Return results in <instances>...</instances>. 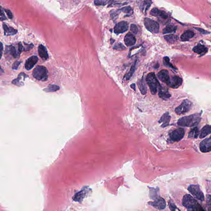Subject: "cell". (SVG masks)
Listing matches in <instances>:
<instances>
[{"label":"cell","instance_id":"19","mask_svg":"<svg viewBox=\"0 0 211 211\" xmlns=\"http://www.w3.org/2000/svg\"><path fill=\"white\" fill-rule=\"evenodd\" d=\"M171 119V117L169 115V112H166L161 116L158 121V122L159 123H162L161 127L162 128H165L169 125Z\"/></svg>","mask_w":211,"mask_h":211},{"label":"cell","instance_id":"20","mask_svg":"<svg viewBox=\"0 0 211 211\" xmlns=\"http://www.w3.org/2000/svg\"><path fill=\"white\" fill-rule=\"evenodd\" d=\"M193 50L194 53L202 56L207 53L208 49L204 45L200 44L193 47Z\"/></svg>","mask_w":211,"mask_h":211},{"label":"cell","instance_id":"4","mask_svg":"<svg viewBox=\"0 0 211 211\" xmlns=\"http://www.w3.org/2000/svg\"><path fill=\"white\" fill-rule=\"evenodd\" d=\"M34 78L41 81H46L48 79V71L46 67L38 66L33 72Z\"/></svg>","mask_w":211,"mask_h":211},{"label":"cell","instance_id":"39","mask_svg":"<svg viewBox=\"0 0 211 211\" xmlns=\"http://www.w3.org/2000/svg\"><path fill=\"white\" fill-rule=\"evenodd\" d=\"M22 62L21 61L15 62L13 64V66H12V69H14V70H17L20 65L22 63Z\"/></svg>","mask_w":211,"mask_h":211},{"label":"cell","instance_id":"12","mask_svg":"<svg viewBox=\"0 0 211 211\" xmlns=\"http://www.w3.org/2000/svg\"><path fill=\"white\" fill-rule=\"evenodd\" d=\"M138 4L141 11L146 14L152 4V0H138Z\"/></svg>","mask_w":211,"mask_h":211},{"label":"cell","instance_id":"28","mask_svg":"<svg viewBox=\"0 0 211 211\" xmlns=\"http://www.w3.org/2000/svg\"><path fill=\"white\" fill-rule=\"evenodd\" d=\"M137 63V60L135 61L134 63L132 65L131 68H130V71H129L128 74H126L125 76H124V79H125V80H130V78H131V77L133 76L134 73L135 71Z\"/></svg>","mask_w":211,"mask_h":211},{"label":"cell","instance_id":"43","mask_svg":"<svg viewBox=\"0 0 211 211\" xmlns=\"http://www.w3.org/2000/svg\"><path fill=\"white\" fill-rule=\"evenodd\" d=\"M5 12H6L7 13V16H8L9 18L10 19H12L13 18V15L12 14L11 11L9 10L8 9H5Z\"/></svg>","mask_w":211,"mask_h":211},{"label":"cell","instance_id":"6","mask_svg":"<svg viewBox=\"0 0 211 211\" xmlns=\"http://www.w3.org/2000/svg\"><path fill=\"white\" fill-rule=\"evenodd\" d=\"M191 101L185 99L182 103L180 105L176 107L175 109V112L178 115L183 114L189 111L191 108L192 106Z\"/></svg>","mask_w":211,"mask_h":211},{"label":"cell","instance_id":"1","mask_svg":"<svg viewBox=\"0 0 211 211\" xmlns=\"http://www.w3.org/2000/svg\"><path fill=\"white\" fill-rule=\"evenodd\" d=\"M201 120V113L193 114L181 118L178 120L177 124L182 127H194L199 123Z\"/></svg>","mask_w":211,"mask_h":211},{"label":"cell","instance_id":"10","mask_svg":"<svg viewBox=\"0 0 211 211\" xmlns=\"http://www.w3.org/2000/svg\"><path fill=\"white\" fill-rule=\"evenodd\" d=\"M129 25L125 21H121L117 23L114 28V32L116 34H122L128 30Z\"/></svg>","mask_w":211,"mask_h":211},{"label":"cell","instance_id":"32","mask_svg":"<svg viewBox=\"0 0 211 211\" xmlns=\"http://www.w3.org/2000/svg\"><path fill=\"white\" fill-rule=\"evenodd\" d=\"M163 63L164 66L166 67L172 68L174 70H177V68L174 67L170 62V58L168 57H164L163 59Z\"/></svg>","mask_w":211,"mask_h":211},{"label":"cell","instance_id":"38","mask_svg":"<svg viewBox=\"0 0 211 211\" xmlns=\"http://www.w3.org/2000/svg\"><path fill=\"white\" fill-rule=\"evenodd\" d=\"M7 19L3 9L2 7L0 6V21H3Z\"/></svg>","mask_w":211,"mask_h":211},{"label":"cell","instance_id":"31","mask_svg":"<svg viewBox=\"0 0 211 211\" xmlns=\"http://www.w3.org/2000/svg\"><path fill=\"white\" fill-rule=\"evenodd\" d=\"M199 129L197 127H195L193 128L192 130H191L190 132H189L188 137L189 138H197L199 135Z\"/></svg>","mask_w":211,"mask_h":211},{"label":"cell","instance_id":"24","mask_svg":"<svg viewBox=\"0 0 211 211\" xmlns=\"http://www.w3.org/2000/svg\"><path fill=\"white\" fill-rule=\"evenodd\" d=\"M158 96L161 99L164 100H167L171 97L167 89H163L161 86L158 89Z\"/></svg>","mask_w":211,"mask_h":211},{"label":"cell","instance_id":"36","mask_svg":"<svg viewBox=\"0 0 211 211\" xmlns=\"http://www.w3.org/2000/svg\"><path fill=\"white\" fill-rule=\"evenodd\" d=\"M110 0H95V3L97 5H105Z\"/></svg>","mask_w":211,"mask_h":211},{"label":"cell","instance_id":"34","mask_svg":"<svg viewBox=\"0 0 211 211\" xmlns=\"http://www.w3.org/2000/svg\"><path fill=\"white\" fill-rule=\"evenodd\" d=\"M120 12H122L123 13H126L129 15H132L133 13V10L130 6L125 7L119 9Z\"/></svg>","mask_w":211,"mask_h":211},{"label":"cell","instance_id":"21","mask_svg":"<svg viewBox=\"0 0 211 211\" xmlns=\"http://www.w3.org/2000/svg\"><path fill=\"white\" fill-rule=\"evenodd\" d=\"M27 77H28V76L26 74L24 73H21L19 74L17 78L13 80L12 83L18 86H23L24 85V83L23 81V80L25 81V78Z\"/></svg>","mask_w":211,"mask_h":211},{"label":"cell","instance_id":"11","mask_svg":"<svg viewBox=\"0 0 211 211\" xmlns=\"http://www.w3.org/2000/svg\"><path fill=\"white\" fill-rule=\"evenodd\" d=\"M200 149L203 153L210 152L211 150V139L210 137L203 140L200 144Z\"/></svg>","mask_w":211,"mask_h":211},{"label":"cell","instance_id":"46","mask_svg":"<svg viewBox=\"0 0 211 211\" xmlns=\"http://www.w3.org/2000/svg\"><path fill=\"white\" fill-rule=\"evenodd\" d=\"M4 73V71H3V68H2V67L0 65V77L3 75Z\"/></svg>","mask_w":211,"mask_h":211},{"label":"cell","instance_id":"29","mask_svg":"<svg viewBox=\"0 0 211 211\" xmlns=\"http://www.w3.org/2000/svg\"><path fill=\"white\" fill-rule=\"evenodd\" d=\"M164 39L169 44H174L178 39V37L174 34H170L164 36Z\"/></svg>","mask_w":211,"mask_h":211},{"label":"cell","instance_id":"25","mask_svg":"<svg viewBox=\"0 0 211 211\" xmlns=\"http://www.w3.org/2000/svg\"><path fill=\"white\" fill-rule=\"evenodd\" d=\"M195 35V34L193 31L189 30H186L181 36V39L182 41H189L191 38H193Z\"/></svg>","mask_w":211,"mask_h":211},{"label":"cell","instance_id":"35","mask_svg":"<svg viewBox=\"0 0 211 211\" xmlns=\"http://www.w3.org/2000/svg\"><path fill=\"white\" fill-rule=\"evenodd\" d=\"M113 49L118 51H122L126 49V47L120 43H117L114 46Z\"/></svg>","mask_w":211,"mask_h":211},{"label":"cell","instance_id":"47","mask_svg":"<svg viewBox=\"0 0 211 211\" xmlns=\"http://www.w3.org/2000/svg\"><path fill=\"white\" fill-rule=\"evenodd\" d=\"M110 44H113V43L114 42V41H115L114 40H113V39H110Z\"/></svg>","mask_w":211,"mask_h":211},{"label":"cell","instance_id":"22","mask_svg":"<svg viewBox=\"0 0 211 211\" xmlns=\"http://www.w3.org/2000/svg\"><path fill=\"white\" fill-rule=\"evenodd\" d=\"M38 52L40 57L43 60H46L49 58L48 53L46 47L43 45H39L38 47Z\"/></svg>","mask_w":211,"mask_h":211},{"label":"cell","instance_id":"41","mask_svg":"<svg viewBox=\"0 0 211 211\" xmlns=\"http://www.w3.org/2000/svg\"><path fill=\"white\" fill-rule=\"evenodd\" d=\"M169 207H170V209L172 211H175L176 210H179L177 207L175 206L174 203H172V202L170 201L169 203Z\"/></svg>","mask_w":211,"mask_h":211},{"label":"cell","instance_id":"44","mask_svg":"<svg viewBox=\"0 0 211 211\" xmlns=\"http://www.w3.org/2000/svg\"><path fill=\"white\" fill-rule=\"evenodd\" d=\"M3 51V46L2 43L0 42V59H2Z\"/></svg>","mask_w":211,"mask_h":211},{"label":"cell","instance_id":"27","mask_svg":"<svg viewBox=\"0 0 211 211\" xmlns=\"http://www.w3.org/2000/svg\"><path fill=\"white\" fill-rule=\"evenodd\" d=\"M211 126L209 125H206L204 126L202 129L201 131L199 134L200 139H203L206 136L211 133Z\"/></svg>","mask_w":211,"mask_h":211},{"label":"cell","instance_id":"23","mask_svg":"<svg viewBox=\"0 0 211 211\" xmlns=\"http://www.w3.org/2000/svg\"><path fill=\"white\" fill-rule=\"evenodd\" d=\"M3 29H4V35L5 36H13L17 34V30L15 29L13 27H9L5 23H3Z\"/></svg>","mask_w":211,"mask_h":211},{"label":"cell","instance_id":"40","mask_svg":"<svg viewBox=\"0 0 211 211\" xmlns=\"http://www.w3.org/2000/svg\"><path fill=\"white\" fill-rule=\"evenodd\" d=\"M25 44V47L24 46V51H29L34 47V45L32 44Z\"/></svg>","mask_w":211,"mask_h":211},{"label":"cell","instance_id":"18","mask_svg":"<svg viewBox=\"0 0 211 211\" xmlns=\"http://www.w3.org/2000/svg\"><path fill=\"white\" fill-rule=\"evenodd\" d=\"M136 38L131 33H128L124 38V42L127 46H134L136 43Z\"/></svg>","mask_w":211,"mask_h":211},{"label":"cell","instance_id":"15","mask_svg":"<svg viewBox=\"0 0 211 211\" xmlns=\"http://www.w3.org/2000/svg\"><path fill=\"white\" fill-rule=\"evenodd\" d=\"M5 53H7V54H9L14 58H17L20 57L21 52L19 49L18 47V48L17 49L15 46L11 45L6 46Z\"/></svg>","mask_w":211,"mask_h":211},{"label":"cell","instance_id":"37","mask_svg":"<svg viewBox=\"0 0 211 211\" xmlns=\"http://www.w3.org/2000/svg\"><path fill=\"white\" fill-rule=\"evenodd\" d=\"M130 31L134 34H137L138 32V28L136 25L132 24L130 25Z\"/></svg>","mask_w":211,"mask_h":211},{"label":"cell","instance_id":"45","mask_svg":"<svg viewBox=\"0 0 211 211\" xmlns=\"http://www.w3.org/2000/svg\"><path fill=\"white\" fill-rule=\"evenodd\" d=\"M130 87L132 89H133L134 91H136V86L134 83L132 84L130 86Z\"/></svg>","mask_w":211,"mask_h":211},{"label":"cell","instance_id":"2","mask_svg":"<svg viewBox=\"0 0 211 211\" xmlns=\"http://www.w3.org/2000/svg\"><path fill=\"white\" fill-rule=\"evenodd\" d=\"M182 205L189 211L204 210L199 203L193 197L186 194L183 197Z\"/></svg>","mask_w":211,"mask_h":211},{"label":"cell","instance_id":"17","mask_svg":"<svg viewBox=\"0 0 211 211\" xmlns=\"http://www.w3.org/2000/svg\"><path fill=\"white\" fill-rule=\"evenodd\" d=\"M38 60V59L37 56H32L30 57L25 63V68L27 70H31L37 63Z\"/></svg>","mask_w":211,"mask_h":211},{"label":"cell","instance_id":"14","mask_svg":"<svg viewBox=\"0 0 211 211\" xmlns=\"http://www.w3.org/2000/svg\"><path fill=\"white\" fill-rule=\"evenodd\" d=\"M158 77L160 80L169 86L170 78L169 76V72L167 70L163 69L161 70L158 73Z\"/></svg>","mask_w":211,"mask_h":211},{"label":"cell","instance_id":"30","mask_svg":"<svg viewBox=\"0 0 211 211\" xmlns=\"http://www.w3.org/2000/svg\"><path fill=\"white\" fill-rule=\"evenodd\" d=\"M177 26L173 25H168L162 30L163 34L175 33L177 30Z\"/></svg>","mask_w":211,"mask_h":211},{"label":"cell","instance_id":"5","mask_svg":"<svg viewBox=\"0 0 211 211\" xmlns=\"http://www.w3.org/2000/svg\"><path fill=\"white\" fill-rule=\"evenodd\" d=\"M143 23L146 28L148 31L153 34L159 33L160 26L157 22L150 18H145L143 20Z\"/></svg>","mask_w":211,"mask_h":211},{"label":"cell","instance_id":"9","mask_svg":"<svg viewBox=\"0 0 211 211\" xmlns=\"http://www.w3.org/2000/svg\"><path fill=\"white\" fill-rule=\"evenodd\" d=\"M153 200L154 201L149 202V204L155 208L159 210H163L166 208V203L162 197L158 196Z\"/></svg>","mask_w":211,"mask_h":211},{"label":"cell","instance_id":"42","mask_svg":"<svg viewBox=\"0 0 211 211\" xmlns=\"http://www.w3.org/2000/svg\"><path fill=\"white\" fill-rule=\"evenodd\" d=\"M195 29L197 30L200 33L203 34H210V32H207L205 30L199 28H195Z\"/></svg>","mask_w":211,"mask_h":211},{"label":"cell","instance_id":"7","mask_svg":"<svg viewBox=\"0 0 211 211\" xmlns=\"http://www.w3.org/2000/svg\"><path fill=\"white\" fill-rule=\"evenodd\" d=\"M188 190L190 193H191L192 195L195 197V198L201 201H204L205 197L203 192L201 191L199 185H190L188 188Z\"/></svg>","mask_w":211,"mask_h":211},{"label":"cell","instance_id":"33","mask_svg":"<svg viewBox=\"0 0 211 211\" xmlns=\"http://www.w3.org/2000/svg\"><path fill=\"white\" fill-rule=\"evenodd\" d=\"M59 87L57 85H49L47 88L44 89L45 91L47 92H54L57 90H59Z\"/></svg>","mask_w":211,"mask_h":211},{"label":"cell","instance_id":"26","mask_svg":"<svg viewBox=\"0 0 211 211\" xmlns=\"http://www.w3.org/2000/svg\"><path fill=\"white\" fill-rule=\"evenodd\" d=\"M137 85L141 94L143 95L146 94L147 87L145 81L143 79V77L141 79L138 80Z\"/></svg>","mask_w":211,"mask_h":211},{"label":"cell","instance_id":"3","mask_svg":"<svg viewBox=\"0 0 211 211\" xmlns=\"http://www.w3.org/2000/svg\"><path fill=\"white\" fill-rule=\"evenodd\" d=\"M146 81L149 87L151 94L155 95L161 87L154 73H150L147 75Z\"/></svg>","mask_w":211,"mask_h":211},{"label":"cell","instance_id":"16","mask_svg":"<svg viewBox=\"0 0 211 211\" xmlns=\"http://www.w3.org/2000/svg\"><path fill=\"white\" fill-rule=\"evenodd\" d=\"M183 83V80L182 78L178 76H174L170 78L169 87L174 89H176L182 86Z\"/></svg>","mask_w":211,"mask_h":211},{"label":"cell","instance_id":"13","mask_svg":"<svg viewBox=\"0 0 211 211\" xmlns=\"http://www.w3.org/2000/svg\"><path fill=\"white\" fill-rule=\"evenodd\" d=\"M150 15L163 20L167 19L169 17L168 15L166 12L155 8L152 9L150 12Z\"/></svg>","mask_w":211,"mask_h":211},{"label":"cell","instance_id":"8","mask_svg":"<svg viewBox=\"0 0 211 211\" xmlns=\"http://www.w3.org/2000/svg\"><path fill=\"white\" fill-rule=\"evenodd\" d=\"M185 135V130L182 128H179L170 133V137L173 141H179L182 140Z\"/></svg>","mask_w":211,"mask_h":211}]
</instances>
